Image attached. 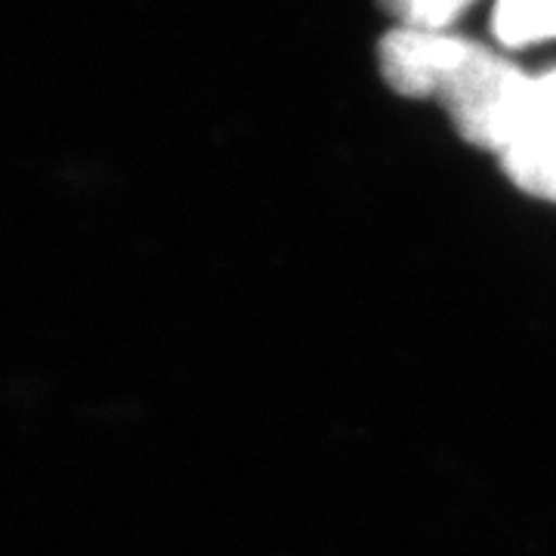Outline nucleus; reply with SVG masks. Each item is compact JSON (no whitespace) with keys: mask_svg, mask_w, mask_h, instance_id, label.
Here are the masks:
<instances>
[{"mask_svg":"<svg viewBox=\"0 0 556 556\" xmlns=\"http://www.w3.org/2000/svg\"><path fill=\"white\" fill-rule=\"evenodd\" d=\"M380 10L390 13L405 28L445 31L473 0H378Z\"/></svg>","mask_w":556,"mask_h":556,"instance_id":"4","label":"nucleus"},{"mask_svg":"<svg viewBox=\"0 0 556 556\" xmlns=\"http://www.w3.org/2000/svg\"><path fill=\"white\" fill-rule=\"evenodd\" d=\"M497 159L514 186L556 204V68L532 78Z\"/></svg>","mask_w":556,"mask_h":556,"instance_id":"2","label":"nucleus"},{"mask_svg":"<svg viewBox=\"0 0 556 556\" xmlns=\"http://www.w3.org/2000/svg\"><path fill=\"white\" fill-rule=\"evenodd\" d=\"M380 75L402 97L445 105L470 146L501 152L532 78L495 50L445 31L396 25L378 43Z\"/></svg>","mask_w":556,"mask_h":556,"instance_id":"1","label":"nucleus"},{"mask_svg":"<svg viewBox=\"0 0 556 556\" xmlns=\"http://www.w3.org/2000/svg\"><path fill=\"white\" fill-rule=\"evenodd\" d=\"M492 31L504 47L556 38V0H497Z\"/></svg>","mask_w":556,"mask_h":556,"instance_id":"3","label":"nucleus"}]
</instances>
